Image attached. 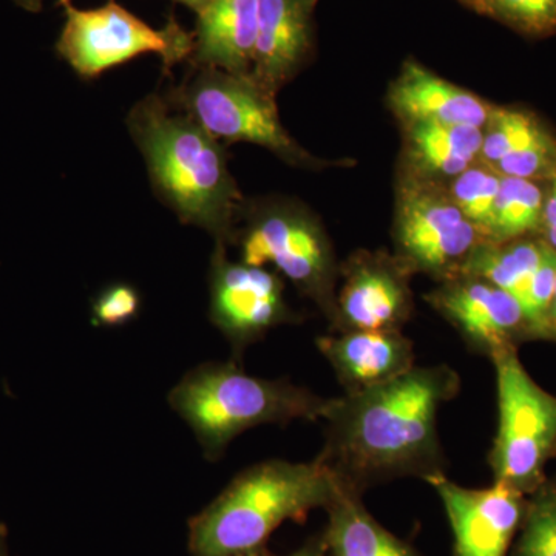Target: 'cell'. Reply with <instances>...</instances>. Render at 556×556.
<instances>
[{
	"instance_id": "obj_22",
	"label": "cell",
	"mask_w": 556,
	"mask_h": 556,
	"mask_svg": "<svg viewBox=\"0 0 556 556\" xmlns=\"http://www.w3.org/2000/svg\"><path fill=\"white\" fill-rule=\"evenodd\" d=\"M501 175L484 163H475L463 174L457 175L450 190V199L463 212L489 243Z\"/></svg>"
},
{
	"instance_id": "obj_6",
	"label": "cell",
	"mask_w": 556,
	"mask_h": 556,
	"mask_svg": "<svg viewBox=\"0 0 556 556\" xmlns=\"http://www.w3.org/2000/svg\"><path fill=\"white\" fill-rule=\"evenodd\" d=\"M164 98L218 141L252 142L292 164L311 161L278 118L276 97L251 75L193 67L192 75Z\"/></svg>"
},
{
	"instance_id": "obj_11",
	"label": "cell",
	"mask_w": 556,
	"mask_h": 556,
	"mask_svg": "<svg viewBox=\"0 0 556 556\" xmlns=\"http://www.w3.org/2000/svg\"><path fill=\"white\" fill-rule=\"evenodd\" d=\"M444 504L455 556H506L511 538L525 518V493L493 482L486 489H467L442 475L428 481Z\"/></svg>"
},
{
	"instance_id": "obj_16",
	"label": "cell",
	"mask_w": 556,
	"mask_h": 556,
	"mask_svg": "<svg viewBox=\"0 0 556 556\" xmlns=\"http://www.w3.org/2000/svg\"><path fill=\"white\" fill-rule=\"evenodd\" d=\"M258 33V0H211L197 13L193 67L249 75Z\"/></svg>"
},
{
	"instance_id": "obj_17",
	"label": "cell",
	"mask_w": 556,
	"mask_h": 556,
	"mask_svg": "<svg viewBox=\"0 0 556 556\" xmlns=\"http://www.w3.org/2000/svg\"><path fill=\"white\" fill-rule=\"evenodd\" d=\"M391 105L405 123L466 124L484 129L492 105L408 61L391 87Z\"/></svg>"
},
{
	"instance_id": "obj_4",
	"label": "cell",
	"mask_w": 556,
	"mask_h": 556,
	"mask_svg": "<svg viewBox=\"0 0 556 556\" xmlns=\"http://www.w3.org/2000/svg\"><path fill=\"white\" fill-rule=\"evenodd\" d=\"M329 399L288 380L255 378L229 364H206L182 378L169 404L199 439L207 459H218L230 441L260 426L320 420Z\"/></svg>"
},
{
	"instance_id": "obj_14",
	"label": "cell",
	"mask_w": 556,
	"mask_h": 556,
	"mask_svg": "<svg viewBox=\"0 0 556 556\" xmlns=\"http://www.w3.org/2000/svg\"><path fill=\"white\" fill-rule=\"evenodd\" d=\"M409 291L401 270L378 258H358L336 299V332L401 331L409 316Z\"/></svg>"
},
{
	"instance_id": "obj_13",
	"label": "cell",
	"mask_w": 556,
	"mask_h": 556,
	"mask_svg": "<svg viewBox=\"0 0 556 556\" xmlns=\"http://www.w3.org/2000/svg\"><path fill=\"white\" fill-rule=\"evenodd\" d=\"M316 3L317 0H258L257 42L249 75L274 97L308 61Z\"/></svg>"
},
{
	"instance_id": "obj_21",
	"label": "cell",
	"mask_w": 556,
	"mask_h": 556,
	"mask_svg": "<svg viewBox=\"0 0 556 556\" xmlns=\"http://www.w3.org/2000/svg\"><path fill=\"white\" fill-rule=\"evenodd\" d=\"M541 182L501 175L489 243H507L540 233L546 192Z\"/></svg>"
},
{
	"instance_id": "obj_15",
	"label": "cell",
	"mask_w": 556,
	"mask_h": 556,
	"mask_svg": "<svg viewBox=\"0 0 556 556\" xmlns=\"http://www.w3.org/2000/svg\"><path fill=\"white\" fill-rule=\"evenodd\" d=\"M346 393L380 386L409 371L415 348L401 331H345L317 339Z\"/></svg>"
},
{
	"instance_id": "obj_28",
	"label": "cell",
	"mask_w": 556,
	"mask_h": 556,
	"mask_svg": "<svg viewBox=\"0 0 556 556\" xmlns=\"http://www.w3.org/2000/svg\"><path fill=\"white\" fill-rule=\"evenodd\" d=\"M325 541L321 544H309V546H305L303 548H300L299 552H295V554L288 555V556H325ZM237 556H263L255 554V552H249V554L243 555H237Z\"/></svg>"
},
{
	"instance_id": "obj_32",
	"label": "cell",
	"mask_w": 556,
	"mask_h": 556,
	"mask_svg": "<svg viewBox=\"0 0 556 556\" xmlns=\"http://www.w3.org/2000/svg\"><path fill=\"white\" fill-rule=\"evenodd\" d=\"M460 2L466 3V5L471 7V9H477L478 0H460Z\"/></svg>"
},
{
	"instance_id": "obj_12",
	"label": "cell",
	"mask_w": 556,
	"mask_h": 556,
	"mask_svg": "<svg viewBox=\"0 0 556 556\" xmlns=\"http://www.w3.org/2000/svg\"><path fill=\"white\" fill-rule=\"evenodd\" d=\"M430 299L468 345L486 356L492 357L504 348H517L519 340L530 339L518 300L482 278H448Z\"/></svg>"
},
{
	"instance_id": "obj_26",
	"label": "cell",
	"mask_w": 556,
	"mask_h": 556,
	"mask_svg": "<svg viewBox=\"0 0 556 556\" xmlns=\"http://www.w3.org/2000/svg\"><path fill=\"white\" fill-rule=\"evenodd\" d=\"M141 308L138 289L127 283L110 285L91 305L94 327H121L137 318Z\"/></svg>"
},
{
	"instance_id": "obj_1",
	"label": "cell",
	"mask_w": 556,
	"mask_h": 556,
	"mask_svg": "<svg viewBox=\"0 0 556 556\" xmlns=\"http://www.w3.org/2000/svg\"><path fill=\"white\" fill-rule=\"evenodd\" d=\"M448 365L413 367L367 390L331 397L321 420L327 441L320 457L343 485L362 492L375 482L445 475L439 439L442 405L459 393Z\"/></svg>"
},
{
	"instance_id": "obj_9",
	"label": "cell",
	"mask_w": 556,
	"mask_h": 556,
	"mask_svg": "<svg viewBox=\"0 0 556 556\" xmlns=\"http://www.w3.org/2000/svg\"><path fill=\"white\" fill-rule=\"evenodd\" d=\"M208 317L240 358L251 343L287 324L292 314L276 273L232 262L226 244L215 243L208 270Z\"/></svg>"
},
{
	"instance_id": "obj_23",
	"label": "cell",
	"mask_w": 556,
	"mask_h": 556,
	"mask_svg": "<svg viewBox=\"0 0 556 556\" xmlns=\"http://www.w3.org/2000/svg\"><path fill=\"white\" fill-rule=\"evenodd\" d=\"M544 129V124L526 110L493 108L484 127L479 160L493 169L501 160L525 148Z\"/></svg>"
},
{
	"instance_id": "obj_25",
	"label": "cell",
	"mask_w": 556,
	"mask_h": 556,
	"mask_svg": "<svg viewBox=\"0 0 556 556\" xmlns=\"http://www.w3.org/2000/svg\"><path fill=\"white\" fill-rule=\"evenodd\" d=\"M475 10L530 38L556 33V0H478Z\"/></svg>"
},
{
	"instance_id": "obj_18",
	"label": "cell",
	"mask_w": 556,
	"mask_h": 556,
	"mask_svg": "<svg viewBox=\"0 0 556 556\" xmlns=\"http://www.w3.org/2000/svg\"><path fill=\"white\" fill-rule=\"evenodd\" d=\"M358 495L356 490L343 485L328 506L325 546L332 556H417L368 514Z\"/></svg>"
},
{
	"instance_id": "obj_20",
	"label": "cell",
	"mask_w": 556,
	"mask_h": 556,
	"mask_svg": "<svg viewBox=\"0 0 556 556\" xmlns=\"http://www.w3.org/2000/svg\"><path fill=\"white\" fill-rule=\"evenodd\" d=\"M413 155L422 169L456 178L481 159L484 129L466 124H409Z\"/></svg>"
},
{
	"instance_id": "obj_3",
	"label": "cell",
	"mask_w": 556,
	"mask_h": 556,
	"mask_svg": "<svg viewBox=\"0 0 556 556\" xmlns=\"http://www.w3.org/2000/svg\"><path fill=\"white\" fill-rule=\"evenodd\" d=\"M342 482L320 459H270L248 468L190 522L193 556H237L257 551L285 521L328 508Z\"/></svg>"
},
{
	"instance_id": "obj_2",
	"label": "cell",
	"mask_w": 556,
	"mask_h": 556,
	"mask_svg": "<svg viewBox=\"0 0 556 556\" xmlns=\"http://www.w3.org/2000/svg\"><path fill=\"white\" fill-rule=\"evenodd\" d=\"M126 123L159 200L215 243H232L244 201L223 142L155 93L138 101Z\"/></svg>"
},
{
	"instance_id": "obj_29",
	"label": "cell",
	"mask_w": 556,
	"mask_h": 556,
	"mask_svg": "<svg viewBox=\"0 0 556 556\" xmlns=\"http://www.w3.org/2000/svg\"><path fill=\"white\" fill-rule=\"evenodd\" d=\"M175 2L182 3V5L188 7V9L192 10L193 13H200L204 7L207 5L211 0H175Z\"/></svg>"
},
{
	"instance_id": "obj_7",
	"label": "cell",
	"mask_w": 556,
	"mask_h": 556,
	"mask_svg": "<svg viewBox=\"0 0 556 556\" xmlns=\"http://www.w3.org/2000/svg\"><path fill=\"white\" fill-rule=\"evenodd\" d=\"M61 3L65 24L56 50L80 78H98L141 54H156L164 70L192 56L193 33L185 30L174 17L155 28L115 0L91 10L76 9L70 0Z\"/></svg>"
},
{
	"instance_id": "obj_31",
	"label": "cell",
	"mask_w": 556,
	"mask_h": 556,
	"mask_svg": "<svg viewBox=\"0 0 556 556\" xmlns=\"http://www.w3.org/2000/svg\"><path fill=\"white\" fill-rule=\"evenodd\" d=\"M551 324H552V329H554V334H555V339H556V283H555L554 300H552Z\"/></svg>"
},
{
	"instance_id": "obj_24",
	"label": "cell",
	"mask_w": 556,
	"mask_h": 556,
	"mask_svg": "<svg viewBox=\"0 0 556 556\" xmlns=\"http://www.w3.org/2000/svg\"><path fill=\"white\" fill-rule=\"evenodd\" d=\"M530 495L515 556H556V482L546 479Z\"/></svg>"
},
{
	"instance_id": "obj_8",
	"label": "cell",
	"mask_w": 556,
	"mask_h": 556,
	"mask_svg": "<svg viewBox=\"0 0 556 556\" xmlns=\"http://www.w3.org/2000/svg\"><path fill=\"white\" fill-rule=\"evenodd\" d=\"M240 262L251 266L273 265L334 318V262L331 249L316 222L294 207H268L249 219L236 237Z\"/></svg>"
},
{
	"instance_id": "obj_27",
	"label": "cell",
	"mask_w": 556,
	"mask_h": 556,
	"mask_svg": "<svg viewBox=\"0 0 556 556\" xmlns=\"http://www.w3.org/2000/svg\"><path fill=\"white\" fill-rule=\"evenodd\" d=\"M540 233V239L556 251V175L548 181Z\"/></svg>"
},
{
	"instance_id": "obj_10",
	"label": "cell",
	"mask_w": 556,
	"mask_h": 556,
	"mask_svg": "<svg viewBox=\"0 0 556 556\" xmlns=\"http://www.w3.org/2000/svg\"><path fill=\"white\" fill-rule=\"evenodd\" d=\"M397 243L409 266L447 278L459 276L481 232L452 199L428 189H408L397 214Z\"/></svg>"
},
{
	"instance_id": "obj_30",
	"label": "cell",
	"mask_w": 556,
	"mask_h": 556,
	"mask_svg": "<svg viewBox=\"0 0 556 556\" xmlns=\"http://www.w3.org/2000/svg\"><path fill=\"white\" fill-rule=\"evenodd\" d=\"M14 2L22 7V9L36 13V11L42 9L43 0H14Z\"/></svg>"
},
{
	"instance_id": "obj_5",
	"label": "cell",
	"mask_w": 556,
	"mask_h": 556,
	"mask_svg": "<svg viewBox=\"0 0 556 556\" xmlns=\"http://www.w3.org/2000/svg\"><path fill=\"white\" fill-rule=\"evenodd\" d=\"M496 371L497 431L490 453L495 482L530 495L546 481L556 456V397L530 378L517 348L492 357Z\"/></svg>"
},
{
	"instance_id": "obj_19",
	"label": "cell",
	"mask_w": 556,
	"mask_h": 556,
	"mask_svg": "<svg viewBox=\"0 0 556 556\" xmlns=\"http://www.w3.org/2000/svg\"><path fill=\"white\" fill-rule=\"evenodd\" d=\"M543 251L544 241L529 237L507 243H482L464 263L459 276L478 277L495 285L514 295L522 308Z\"/></svg>"
},
{
	"instance_id": "obj_33",
	"label": "cell",
	"mask_w": 556,
	"mask_h": 556,
	"mask_svg": "<svg viewBox=\"0 0 556 556\" xmlns=\"http://www.w3.org/2000/svg\"><path fill=\"white\" fill-rule=\"evenodd\" d=\"M60 2H64V0H60Z\"/></svg>"
}]
</instances>
